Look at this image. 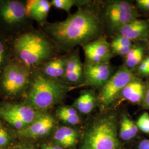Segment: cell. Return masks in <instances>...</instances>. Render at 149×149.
<instances>
[{
	"mask_svg": "<svg viewBox=\"0 0 149 149\" xmlns=\"http://www.w3.org/2000/svg\"><path fill=\"white\" fill-rule=\"evenodd\" d=\"M49 33L60 44L65 47L90 41L100 34V22L92 11L81 10L64 21L52 24Z\"/></svg>",
	"mask_w": 149,
	"mask_h": 149,
	"instance_id": "6da1fadb",
	"label": "cell"
},
{
	"mask_svg": "<svg viewBox=\"0 0 149 149\" xmlns=\"http://www.w3.org/2000/svg\"><path fill=\"white\" fill-rule=\"evenodd\" d=\"M68 89L66 86L56 80L38 75L28 93L27 105L34 109H47L60 101Z\"/></svg>",
	"mask_w": 149,
	"mask_h": 149,
	"instance_id": "7a4b0ae2",
	"label": "cell"
},
{
	"mask_svg": "<svg viewBox=\"0 0 149 149\" xmlns=\"http://www.w3.org/2000/svg\"><path fill=\"white\" fill-rule=\"evenodd\" d=\"M14 47L18 57L28 66L42 63L52 53L48 40L42 36L32 33H25L18 38Z\"/></svg>",
	"mask_w": 149,
	"mask_h": 149,
	"instance_id": "3957f363",
	"label": "cell"
},
{
	"mask_svg": "<svg viewBox=\"0 0 149 149\" xmlns=\"http://www.w3.org/2000/svg\"><path fill=\"white\" fill-rule=\"evenodd\" d=\"M115 119L106 117L95 123L86 134L81 149H118Z\"/></svg>",
	"mask_w": 149,
	"mask_h": 149,
	"instance_id": "277c9868",
	"label": "cell"
},
{
	"mask_svg": "<svg viewBox=\"0 0 149 149\" xmlns=\"http://www.w3.org/2000/svg\"><path fill=\"white\" fill-rule=\"evenodd\" d=\"M29 72L21 64L12 63L4 70L1 79L3 90L10 95H15L24 90L29 84Z\"/></svg>",
	"mask_w": 149,
	"mask_h": 149,
	"instance_id": "5b68a950",
	"label": "cell"
},
{
	"mask_svg": "<svg viewBox=\"0 0 149 149\" xmlns=\"http://www.w3.org/2000/svg\"><path fill=\"white\" fill-rule=\"evenodd\" d=\"M133 75L127 68L118 70L103 86L99 100L102 104L107 106L114 100L118 93L132 81Z\"/></svg>",
	"mask_w": 149,
	"mask_h": 149,
	"instance_id": "8992f818",
	"label": "cell"
},
{
	"mask_svg": "<svg viewBox=\"0 0 149 149\" xmlns=\"http://www.w3.org/2000/svg\"><path fill=\"white\" fill-rule=\"evenodd\" d=\"M136 12L128 2H115L107 8L106 16L113 28L120 29L136 19Z\"/></svg>",
	"mask_w": 149,
	"mask_h": 149,
	"instance_id": "52a82bcc",
	"label": "cell"
},
{
	"mask_svg": "<svg viewBox=\"0 0 149 149\" xmlns=\"http://www.w3.org/2000/svg\"><path fill=\"white\" fill-rule=\"evenodd\" d=\"M86 83L95 86L104 85L110 79L111 68L106 63L87 64L85 70Z\"/></svg>",
	"mask_w": 149,
	"mask_h": 149,
	"instance_id": "ba28073f",
	"label": "cell"
},
{
	"mask_svg": "<svg viewBox=\"0 0 149 149\" xmlns=\"http://www.w3.org/2000/svg\"><path fill=\"white\" fill-rule=\"evenodd\" d=\"M54 125L53 118L50 115H43L26 128L18 130L17 134L24 138H39L48 134L53 128Z\"/></svg>",
	"mask_w": 149,
	"mask_h": 149,
	"instance_id": "9c48e42d",
	"label": "cell"
},
{
	"mask_svg": "<svg viewBox=\"0 0 149 149\" xmlns=\"http://www.w3.org/2000/svg\"><path fill=\"white\" fill-rule=\"evenodd\" d=\"M0 111L21 120L27 127L40 116H39L36 109L31 107L22 104H4L0 106Z\"/></svg>",
	"mask_w": 149,
	"mask_h": 149,
	"instance_id": "30bf717a",
	"label": "cell"
},
{
	"mask_svg": "<svg viewBox=\"0 0 149 149\" xmlns=\"http://www.w3.org/2000/svg\"><path fill=\"white\" fill-rule=\"evenodd\" d=\"M26 15V7L19 1H8L0 5V16L8 24L21 22Z\"/></svg>",
	"mask_w": 149,
	"mask_h": 149,
	"instance_id": "8fae6325",
	"label": "cell"
},
{
	"mask_svg": "<svg viewBox=\"0 0 149 149\" xmlns=\"http://www.w3.org/2000/svg\"><path fill=\"white\" fill-rule=\"evenodd\" d=\"M120 36L130 40L146 39L149 34V27L143 20L135 19L119 29Z\"/></svg>",
	"mask_w": 149,
	"mask_h": 149,
	"instance_id": "7c38bea8",
	"label": "cell"
},
{
	"mask_svg": "<svg viewBox=\"0 0 149 149\" xmlns=\"http://www.w3.org/2000/svg\"><path fill=\"white\" fill-rule=\"evenodd\" d=\"M51 5L46 0H34L28 2L26 6L27 15L38 21H43L48 16Z\"/></svg>",
	"mask_w": 149,
	"mask_h": 149,
	"instance_id": "4fadbf2b",
	"label": "cell"
},
{
	"mask_svg": "<svg viewBox=\"0 0 149 149\" xmlns=\"http://www.w3.org/2000/svg\"><path fill=\"white\" fill-rule=\"evenodd\" d=\"M64 75L71 83L77 84L80 82L82 77V68L77 55H73L67 60Z\"/></svg>",
	"mask_w": 149,
	"mask_h": 149,
	"instance_id": "5bb4252c",
	"label": "cell"
},
{
	"mask_svg": "<svg viewBox=\"0 0 149 149\" xmlns=\"http://www.w3.org/2000/svg\"><path fill=\"white\" fill-rule=\"evenodd\" d=\"M77 134L72 128L62 127L55 132L54 139L58 145L62 148H70L74 146L76 142Z\"/></svg>",
	"mask_w": 149,
	"mask_h": 149,
	"instance_id": "9a60e30c",
	"label": "cell"
},
{
	"mask_svg": "<svg viewBox=\"0 0 149 149\" xmlns=\"http://www.w3.org/2000/svg\"><path fill=\"white\" fill-rule=\"evenodd\" d=\"M124 98L132 103H138L143 98L145 90L143 85L139 82L134 81L126 86L122 91Z\"/></svg>",
	"mask_w": 149,
	"mask_h": 149,
	"instance_id": "2e32d148",
	"label": "cell"
},
{
	"mask_svg": "<svg viewBox=\"0 0 149 149\" xmlns=\"http://www.w3.org/2000/svg\"><path fill=\"white\" fill-rule=\"evenodd\" d=\"M95 99L93 93L87 91L81 94L74 102L76 108L83 114L90 113L94 108Z\"/></svg>",
	"mask_w": 149,
	"mask_h": 149,
	"instance_id": "e0dca14e",
	"label": "cell"
},
{
	"mask_svg": "<svg viewBox=\"0 0 149 149\" xmlns=\"http://www.w3.org/2000/svg\"><path fill=\"white\" fill-rule=\"evenodd\" d=\"M66 61L58 59L49 62L44 69L45 74L52 78H57L65 74Z\"/></svg>",
	"mask_w": 149,
	"mask_h": 149,
	"instance_id": "ac0fdd59",
	"label": "cell"
},
{
	"mask_svg": "<svg viewBox=\"0 0 149 149\" xmlns=\"http://www.w3.org/2000/svg\"><path fill=\"white\" fill-rule=\"evenodd\" d=\"M138 132L136 125L127 116L123 117L120 129V137L124 141H129L133 139Z\"/></svg>",
	"mask_w": 149,
	"mask_h": 149,
	"instance_id": "d6986e66",
	"label": "cell"
},
{
	"mask_svg": "<svg viewBox=\"0 0 149 149\" xmlns=\"http://www.w3.org/2000/svg\"><path fill=\"white\" fill-rule=\"evenodd\" d=\"M57 116L59 119L65 123L76 125L80 122V117L76 109L70 107H62L57 111Z\"/></svg>",
	"mask_w": 149,
	"mask_h": 149,
	"instance_id": "ffe728a7",
	"label": "cell"
},
{
	"mask_svg": "<svg viewBox=\"0 0 149 149\" xmlns=\"http://www.w3.org/2000/svg\"><path fill=\"white\" fill-rule=\"evenodd\" d=\"M144 50L141 47L132 48L126 55V65L128 68H134L142 60Z\"/></svg>",
	"mask_w": 149,
	"mask_h": 149,
	"instance_id": "44dd1931",
	"label": "cell"
},
{
	"mask_svg": "<svg viewBox=\"0 0 149 149\" xmlns=\"http://www.w3.org/2000/svg\"><path fill=\"white\" fill-rule=\"evenodd\" d=\"M89 44L100 55L106 60L109 59L111 55L110 47L106 39H100Z\"/></svg>",
	"mask_w": 149,
	"mask_h": 149,
	"instance_id": "7402d4cb",
	"label": "cell"
},
{
	"mask_svg": "<svg viewBox=\"0 0 149 149\" xmlns=\"http://www.w3.org/2000/svg\"><path fill=\"white\" fill-rule=\"evenodd\" d=\"M86 56L90 63H106L107 60L100 55L96 51L91 47L89 44L84 46Z\"/></svg>",
	"mask_w": 149,
	"mask_h": 149,
	"instance_id": "603a6c76",
	"label": "cell"
},
{
	"mask_svg": "<svg viewBox=\"0 0 149 149\" xmlns=\"http://www.w3.org/2000/svg\"><path fill=\"white\" fill-rule=\"evenodd\" d=\"M0 118L5 120V122L10 124L12 127L16 128L18 130H21L26 128L27 125L21 120L11 116L10 114L6 113L5 112L0 111Z\"/></svg>",
	"mask_w": 149,
	"mask_h": 149,
	"instance_id": "cb8c5ba5",
	"label": "cell"
},
{
	"mask_svg": "<svg viewBox=\"0 0 149 149\" xmlns=\"http://www.w3.org/2000/svg\"><path fill=\"white\" fill-rule=\"evenodd\" d=\"M76 3L74 0H53L51 3L57 8L69 12Z\"/></svg>",
	"mask_w": 149,
	"mask_h": 149,
	"instance_id": "d4e9b609",
	"label": "cell"
},
{
	"mask_svg": "<svg viewBox=\"0 0 149 149\" xmlns=\"http://www.w3.org/2000/svg\"><path fill=\"white\" fill-rule=\"evenodd\" d=\"M136 125L143 132L149 133V114L147 112L144 113L139 118Z\"/></svg>",
	"mask_w": 149,
	"mask_h": 149,
	"instance_id": "484cf974",
	"label": "cell"
},
{
	"mask_svg": "<svg viewBox=\"0 0 149 149\" xmlns=\"http://www.w3.org/2000/svg\"><path fill=\"white\" fill-rule=\"evenodd\" d=\"M10 141V135L7 130L0 125V147L7 145Z\"/></svg>",
	"mask_w": 149,
	"mask_h": 149,
	"instance_id": "4316f807",
	"label": "cell"
},
{
	"mask_svg": "<svg viewBox=\"0 0 149 149\" xmlns=\"http://www.w3.org/2000/svg\"><path fill=\"white\" fill-rule=\"evenodd\" d=\"M132 40L122 36H119L112 42V45H117L126 47H132Z\"/></svg>",
	"mask_w": 149,
	"mask_h": 149,
	"instance_id": "83f0119b",
	"label": "cell"
},
{
	"mask_svg": "<svg viewBox=\"0 0 149 149\" xmlns=\"http://www.w3.org/2000/svg\"><path fill=\"white\" fill-rule=\"evenodd\" d=\"M111 47L114 53L120 55H127L128 53L130 51V50L132 49V47H126L112 44Z\"/></svg>",
	"mask_w": 149,
	"mask_h": 149,
	"instance_id": "f1b7e54d",
	"label": "cell"
},
{
	"mask_svg": "<svg viewBox=\"0 0 149 149\" xmlns=\"http://www.w3.org/2000/svg\"><path fill=\"white\" fill-rule=\"evenodd\" d=\"M6 60V51L4 45L0 40V69L3 66Z\"/></svg>",
	"mask_w": 149,
	"mask_h": 149,
	"instance_id": "f546056e",
	"label": "cell"
},
{
	"mask_svg": "<svg viewBox=\"0 0 149 149\" xmlns=\"http://www.w3.org/2000/svg\"><path fill=\"white\" fill-rule=\"evenodd\" d=\"M148 69H149V64L147 60L145 59L140 64L139 70L140 73H141L142 74H147Z\"/></svg>",
	"mask_w": 149,
	"mask_h": 149,
	"instance_id": "4dcf8cb0",
	"label": "cell"
},
{
	"mask_svg": "<svg viewBox=\"0 0 149 149\" xmlns=\"http://www.w3.org/2000/svg\"><path fill=\"white\" fill-rule=\"evenodd\" d=\"M136 3L141 8L149 11V0H138Z\"/></svg>",
	"mask_w": 149,
	"mask_h": 149,
	"instance_id": "1f68e13d",
	"label": "cell"
},
{
	"mask_svg": "<svg viewBox=\"0 0 149 149\" xmlns=\"http://www.w3.org/2000/svg\"><path fill=\"white\" fill-rule=\"evenodd\" d=\"M139 149H149V140L145 139L142 140L139 145Z\"/></svg>",
	"mask_w": 149,
	"mask_h": 149,
	"instance_id": "d6a6232c",
	"label": "cell"
},
{
	"mask_svg": "<svg viewBox=\"0 0 149 149\" xmlns=\"http://www.w3.org/2000/svg\"><path fill=\"white\" fill-rule=\"evenodd\" d=\"M42 149H63V148L59 145H54L51 144H43L42 146Z\"/></svg>",
	"mask_w": 149,
	"mask_h": 149,
	"instance_id": "836d02e7",
	"label": "cell"
},
{
	"mask_svg": "<svg viewBox=\"0 0 149 149\" xmlns=\"http://www.w3.org/2000/svg\"><path fill=\"white\" fill-rule=\"evenodd\" d=\"M144 104L148 108H149V85L148 86V87L147 88V90L146 92L145 93L144 95Z\"/></svg>",
	"mask_w": 149,
	"mask_h": 149,
	"instance_id": "e575fe53",
	"label": "cell"
},
{
	"mask_svg": "<svg viewBox=\"0 0 149 149\" xmlns=\"http://www.w3.org/2000/svg\"><path fill=\"white\" fill-rule=\"evenodd\" d=\"M146 60H147V61H148V64H149V69H148V74H149V58H146Z\"/></svg>",
	"mask_w": 149,
	"mask_h": 149,
	"instance_id": "d590c367",
	"label": "cell"
},
{
	"mask_svg": "<svg viewBox=\"0 0 149 149\" xmlns=\"http://www.w3.org/2000/svg\"><path fill=\"white\" fill-rule=\"evenodd\" d=\"M18 149H32L31 148H26V147H23V148H19Z\"/></svg>",
	"mask_w": 149,
	"mask_h": 149,
	"instance_id": "8d00e7d4",
	"label": "cell"
}]
</instances>
